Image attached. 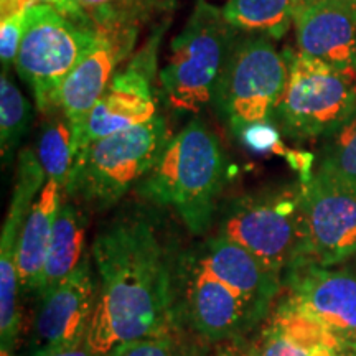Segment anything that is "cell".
<instances>
[{"instance_id":"obj_1","label":"cell","mask_w":356,"mask_h":356,"mask_svg":"<svg viewBox=\"0 0 356 356\" xmlns=\"http://www.w3.org/2000/svg\"><path fill=\"white\" fill-rule=\"evenodd\" d=\"M91 257L97 302L88 345L97 356L178 325L170 261L150 222L115 221L96 236Z\"/></svg>"},{"instance_id":"obj_2","label":"cell","mask_w":356,"mask_h":356,"mask_svg":"<svg viewBox=\"0 0 356 356\" xmlns=\"http://www.w3.org/2000/svg\"><path fill=\"white\" fill-rule=\"evenodd\" d=\"M225 173L220 140L207 124L193 119L172 136L139 191L152 203L173 208L191 233L203 234L213 222Z\"/></svg>"},{"instance_id":"obj_3","label":"cell","mask_w":356,"mask_h":356,"mask_svg":"<svg viewBox=\"0 0 356 356\" xmlns=\"http://www.w3.org/2000/svg\"><path fill=\"white\" fill-rule=\"evenodd\" d=\"M238 30L222 8L197 0L188 20L173 38L165 70L160 73L168 104L181 113H200L215 99L221 73Z\"/></svg>"},{"instance_id":"obj_4","label":"cell","mask_w":356,"mask_h":356,"mask_svg":"<svg viewBox=\"0 0 356 356\" xmlns=\"http://www.w3.org/2000/svg\"><path fill=\"white\" fill-rule=\"evenodd\" d=\"M172 139L167 121H152L101 137L84 147L65 197L95 207H113L152 172Z\"/></svg>"},{"instance_id":"obj_5","label":"cell","mask_w":356,"mask_h":356,"mask_svg":"<svg viewBox=\"0 0 356 356\" xmlns=\"http://www.w3.org/2000/svg\"><path fill=\"white\" fill-rule=\"evenodd\" d=\"M220 236L248 249L267 269L286 279L305 262L302 184L239 198L222 218Z\"/></svg>"},{"instance_id":"obj_6","label":"cell","mask_w":356,"mask_h":356,"mask_svg":"<svg viewBox=\"0 0 356 356\" xmlns=\"http://www.w3.org/2000/svg\"><path fill=\"white\" fill-rule=\"evenodd\" d=\"M274 121L292 139H327L356 113V68H337L297 53Z\"/></svg>"},{"instance_id":"obj_7","label":"cell","mask_w":356,"mask_h":356,"mask_svg":"<svg viewBox=\"0 0 356 356\" xmlns=\"http://www.w3.org/2000/svg\"><path fill=\"white\" fill-rule=\"evenodd\" d=\"M96 38L95 25L70 20L50 6L38 3L26 8L15 68L32 88L40 111L56 109L65 79Z\"/></svg>"},{"instance_id":"obj_8","label":"cell","mask_w":356,"mask_h":356,"mask_svg":"<svg viewBox=\"0 0 356 356\" xmlns=\"http://www.w3.org/2000/svg\"><path fill=\"white\" fill-rule=\"evenodd\" d=\"M289 79V56L264 37L236 40L218 83L213 104L234 134L273 122Z\"/></svg>"},{"instance_id":"obj_9","label":"cell","mask_w":356,"mask_h":356,"mask_svg":"<svg viewBox=\"0 0 356 356\" xmlns=\"http://www.w3.org/2000/svg\"><path fill=\"white\" fill-rule=\"evenodd\" d=\"M307 228V264L335 267L356 256V188L327 172L300 181Z\"/></svg>"},{"instance_id":"obj_10","label":"cell","mask_w":356,"mask_h":356,"mask_svg":"<svg viewBox=\"0 0 356 356\" xmlns=\"http://www.w3.org/2000/svg\"><path fill=\"white\" fill-rule=\"evenodd\" d=\"M159 40L160 32L142 48L126 70L114 74L106 92L86 118L81 150L89 142L129 131L159 115L152 88Z\"/></svg>"},{"instance_id":"obj_11","label":"cell","mask_w":356,"mask_h":356,"mask_svg":"<svg viewBox=\"0 0 356 356\" xmlns=\"http://www.w3.org/2000/svg\"><path fill=\"white\" fill-rule=\"evenodd\" d=\"M289 305L340 338L356 356V270L299 266L284 279Z\"/></svg>"},{"instance_id":"obj_12","label":"cell","mask_w":356,"mask_h":356,"mask_svg":"<svg viewBox=\"0 0 356 356\" xmlns=\"http://www.w3.org/2000/svg\"><path fill=\"white\" fill-rule=\"evenodd\" d=\"M88 257L68 279L42 297L33 327L32 353L88 343L97 302V279Z\"/></svg>"},{"instance_id":"obj_13","label":"cell","mask_w":356,"mask_h":356,"mask_svg":"<svg viewBox=\"0 0 356 356\" xmlns=\"http://www.w3.org/2000/svg\"><path fill=\"white\" fill-rule=\"evenodd\" d=\"M97 29V38L65 79L56 97V109L71 124L79 142L86 118L113 81L114 71L132 50L137 30Z\"/></svg>"},{"instance_id":"obj_14","label":"cell","mask_w":356,"mask_h":356,"mask_svg":"<svg viewBox=\"0 0 356 356\" xmlns=\"http://www.w3.org/2000/svg\"><path fill=\"white\" fill-rule=\"evenodd\" d=\"M185 310L193 330L215 343L244 337L264 318L256 307L213 277L197 261L186 280Z\"/></svg>"},{"instance_id":"obj_15","label":"cell","mask_w":356,"mask_h":356,"mask_svg":"<svg viewBox=\"0 0 356 356\" xmlns=\"http://www.w3.org/2000/svg\"><path fill=\"white\" fill-rule=\"evenodd\" d=\"M300 53L337 68H356V8L332 0H305L293 10Z\"/></svg>"},{"instance_id":"obj_16","label":"cell","mask_w":356,"mask_h":356,"mask_svg":"<svg viewBox=\"0 0 356 356\" xmlns=\"http://www.w3.org/2000/svg\"><path fill=\"white\" fill-rule=\"evenodd\" d=\"M195 261L213 277L256 307L264 317L284 287L280 275L267 269L248 249L220 234L204 244Z\"/></svg>"},{"instance_id":"obj_17","label":"cell","mask_w":356,"mask_h":356,"mask_svg":"<svg viewBox=\"0 0 356 356\" xmlns=\"http://www.w3.org/2000/svg\"><path fill=\"white\" fill-rule=\"evenodd\" d=\"M259 348L261 356H351L340 338L284 300L266 325Z\"/></svg>"},{"instance_id":"obj_18","label":"cell","mask_w":356,"mask_h":356,"mask_svg":"<svg viewBox=\"0 0 356 356\" xmlns=\"http://www.w3.org/2000/svg\"><path fill=\"white\" fill-rule=\"evenodd\" d=\"M63 200V188L56 181L47 180L25 218L17 248V269L22 292L38 293L40 291L53 229Z\"/></svg>"},{"instance_id":"obj_19","label":"cell","mask_w":356,"mask_h":356,"mask_svg":"<svg viewBox=\"0 0 356 356\" xmlns=\"http://www.w3.org/2000/svg\"><path fill=\"white\" fill-rule=\"evenodd\" d=\"M86 228V215L73 202L63 200L44 262L40 296L43 297L58 284L68 279L88 259Z\"/></svg>"},{"instance_id":"obj_20","label":"cell","mask_w":356,"mask_h":356,"mask_svg":"<svg viewBox=\"0 0 356 356\" xmlns=\"http://www.w3.org/2000/svg\"><path fill=\"white\" fill-rule=\"evenodd\" d=\"M222 13L238 32L279 40L293 24V0H228Z\"/></svg>"},{"instance_id":"obj_21","label":"cell","mask_w":356,"mask_h":356,"mask_svg":"<svg viewBox=\"0 0 356 356\" xmlns=\"http://www.w3.org/2000/svg\"><path fill=\"white\" fill-rule=\"evenodd\" d=\"M79 154L81 142L63 115L43 127L37 145L38 160L47 173V180L56 181L63 191L68 188Z\"/></svg>"},{"instance_id":"obj_22","label":"cell","mask_w":356,"mask_h":356,"mask_svg":"<svg viewBox=\"0 0 356 356\" xmlns=\"http://www.w3.org/2000/svg\"><path fill=\"white\" fill-rule=\"evenodd\" d=\"M173 0H78L88 20L101 29L137 30L154 12L165 10Z\"/></svg>"},{"instance_id":"obj_23","label":"cell","mask_w":356,"mask_h":356,"mask_svg":"<svg viewBox=\"0 0 356 356\" xmlns=\"http://www.w3.org/2000/svg\"><path fill=\"white\" fill-rule=\"evenodd\" d=\"M32 119V106L3 71L0 79V155L3 167L10 165L13 154L24 139Z\"/></svg>"},{"instance_id":"obj_24","label":"cell","mask_w":356,"mask_h":356,"mask_svg":"<svg viewBox=\"0 0 356 356\" xmlns=\"http://www.w3.org/2000/svg\"><path fill=\"white\" fill-rule=\"evenodd\" d=\"M317 168L356 188V113L325 139Z\"/></svg>"},{"instance_id":"obj_25","label":"cell","mask_w":356,"mask_h":356,"mask_svg":"<svg viewBox=\"0 0 356 356\" xmlns=\"http://www.w3.org/2000/svg\"><path fill=\"white\" fill-rule=\"evenodd\" d=\"M106 356H200L197 346L175 327L118 345Z\"/></svg>"},{"instance_id":"obj_26","label":"cell","mask_w":356,"mask_h":356,"mask_svg":"<svg viewBox=\"0 0 356 356\" xmlns=\"http://www.w3.org/2000/svg\"><path fill=\"white\" fill-rule=\"evenodd\" d=\"M239 137H241L244 145L252 149L254 152L282 155L284 159L291 152L284 147L282 140H280V134L273 122L251 124V126L243 129Z\"/></svg>"},{"instance_id":"obj_27","label":"cell","mask_w":356,"mask_h":356,"mask_svg":"<svg viewBox=\"0 0 356 356\" xmlns=\"http://www.w3.org/2000/svg\"><path fill=\"white\" fill-rule=\"evenodd\" d=\"M25 12L2 15V20H0V60H2L3 71L15 65L22 33H24Z\"/></svg>"},{"instance_id":"obj_28","label":"cell","mask_w":356,"mask_h":356,"mask_svg":"<svg viewBox=\"0 0 356 356\" xmlns=\"http://www.w3.org/2000/svg\"><path fill=\"white\" fill-rule=\"evenodd\" d=\"M211 356H261L259 343H252L244 337L231 338V340L220 341L218 348Z\"/></svg>"},{"instance_id":"obj_29","label":"cell","mask_w":356,"mask_h":356,"mask_svg":"<svg viewBox=\"0 0 356 356\" xmlns=\"http://www.w3.org/2000/svg\"><path fill=\"white\" fill-rule=\"evenodd\" d=\"M35 6L38 3H44V6H50L61 13V15L68 17L70 20L78 22V24H86L92 25L91 22L88 20L86 13L83 12L81 6L78 3V0H32Z\"/></svg>"},{"instance_id":"obj_30","label":"cell","mask_w":356,"mask_h":356,"mask_svg":"<svg viewBox=\"0 0 356 356\" xmlns=\"http://www.w3.org/2000/svg\"><path fill=\"white\" fill-rule=\"evenodd\" d=\"M32 356H97L91 346L88 343L61 346V348L47 350V351H35Z\"/></svg>"},{"instance_id":"obj_31","label":"cell","mask_w":356,"mask_h":356,"mask_svg":"<svg viewBox=\"0 0 356 356\" xmlns=\"http://www.w3.org/2000/svg\"><path fill=\"white\" fill-rule=\"evenodd\" d=\"M305 2V0H304ZM332 2H340V3H345V6H350L356 8V0H332Z\"/></svg>"},{"instance_id":"obj_32","label":"cell","mask_w":356,"mask_h":356,"mask_svg":"<svg viewBox=\"0 0 356 356\" xmlns=\"http://www.w3.org/2000/svg\"><path fill=\"white\" fill-rule=\"evenodd\" d=\"M0 356H13V351L7 348H0Z\"/></svg>"},{"instance_id":"obj_33","label":"cell","mask_w":356,"mask_h":356,"mask_svg":"<svg viewBox=\"0 0 356 356\" xmlns=\"http://www.w3.org/2000/svg\"><path fill=\"white\" fill-rule=\"evenodd\" d=\"M304 2V0H293V10H296V7L299 6V3Z\"/></svg>"}]
</instances>
